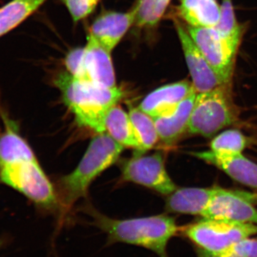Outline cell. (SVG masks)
I'll use <instances>...</instances> for the list:
<instances>
[{"mask_svg":"<svg viewBox=\"0 0 257 257\" xmlns=\"http://www.w3.org/2000/svg\"><path fill=\"white\" fill-rule=\"evenodd\" d=\"M0 182L15 189L44 210L62 209L53 185L31 147L20 135L19 125L0 104Z\"/></svg>","mask_w":257,"mask_h":257,"instance_id":"cell-1","label":"cell"},{"mask_svg":"<svg viewBox=\"0 0 257 257\" xmlns=\"http://www.w3.org/2000/svg\"><path fill=\"white\" fill-rule=\"evenodd\" d=\"M87 212L92 218L91 224L107 236L106 246L126 243L146 248L159 257H170L168 243L180 231L175 219L166 214L116 219L91 208Z\"/></svg>","mask_w":257,"mask_h":257,"instance_id":"cell-2","label":"cell"},{"mask_svg":"<svg viewBox=\"0 0 257 257\" xmlns=\"http://www.w3.org/2000/svg\"><path fill=\"white\" fill-rule=\"evenodd\" d=\"M53 83L60 91L64 104L74 115L77 124L97 134L106 133L108 111L125 96V91L121 87H106L83 82L74 78L67 71L56 74Z\"/></svg>","mask_w":257,"mask_h":257,"instance_id":"cell-3","label":"cell"},{"mask_svg":"<svg viewBox=\"0 0 257 257\" xmlns=\"http://www.w3.org/2000/svg\"><path fill=\"white\" fill-rule=\"evenodd\" d=\"M124 147L106 133L97 134L75 170L60 179L58 196L62 216L87 192L89 184L116 162Z\"/></svg>","mask_w":257,"mask_h":257,"instance_id":"cell-4","label":"cell"},{"mask_svg":"<svg viewBox=\"0 0 257 257\" xmlns=\"http://www.w3.org/2000/svg\"><path fill=\"white\" fill-rule=\"evenodd\" d=\"M231 84L197 93L187 133L211 138L238 120L239 111L231 96Z\"/></svg>","mask_w":257,"mask_h":257,"instance_id":"cell-5","label":"cell"},{"mask_svg":"<svg viewBox=\"0 0 257 257\" xmlns=\"http://www.w3.org/2000/svg\"><path fill=\"white\" fill-rule=\"evenodd\" d=\"M179 232L197 247L220 254L238 241L257 234V224L203 218L181 227Z\"/></svg>","mask_w":257,"mask_h":257,"instance_id":"cell-6","label":"cell"},{"mask_svg":"<svg viewBox=\"0 0 257 257\" xmlns=\"http://www.w3.org/2000/svg\"><path fill=\"white\" fill-rule=\"evenodd\" d=\"M123 179L127 182L145 186L164 195L177 189L166 170L165 160L160 153L145 155L136 152L121 167Z\"/></svg>","mask_w":257,"mask_h":257,"instance_id":"cell-7","label":"cell"},{"mask_svg":"<svg viewBox=\"0 0 257 257\" xmlns=\"http://www.w3.org/2000/svg\"><path fill=\"white\" fill-rule=\"evenodd\" d=\"M254 204L253 193L216 187L202 217L257 224V209Z\"/></svg>","mask_w":257,"mask_h":257,"instance_id":"cell-8","label":"cell"},{"mask_svg":"<svg viewBox=\"0 0 257 257\" xmlns=\"http://www.w3.org/2000/svg\"><path fill=\"white\" fill-rule=\"evenodd\" d=\"M198 49L225 84H231L236 55L229 50L215 28H196L185 25Z\"/></svg>","mask_w":257,"mask_h":257,"instance_id":"cell-9","label":"cell"},{"mask_svg":"<svg viewBox=\"0 0 257 257\" xmlns=\"http://www.w3.org/2000/svg\"><path fill=\"white\" fill-rule=\"evenodd\" d=\"M174 18V24L196 92H207L222 84H227L223 82L198 49L184 24L179 18Z\"/></svg>","mask_w":257,"mask_h":257,"instance_id":"cell-10","label":"cell"},{"mask_svg":"<svg viewBox=\"0 0 257 257\" xmlns=\"http://www.w3.org/2000/svg\"><path fill=\"white\" fill-rule=\"evenodd\" d=\"M194 157L217 167L236 182L257 189V164L241 153L204 151L194 152Z\"/></svg>","mask_w":257,"mask_h":257,"instance_id":"cell-11","label":"cell"},{"mask_svg":"<svg viewBox=\"0 0 257 257\" xmlns=\"http://www.w3.org/2000/svg\"><path fill=\"white\" fill-rule=\"evenodd\" d=\"M196 92L192 82L187 80L171 83L147 94L140 107L153 119L172 114L185 98Z\"/></svg>","mask_w":257,"mask_h":257,"instance_id":"cell-12","label":"cell"},{"mask_svg":"<svg viewBox=\"0 0 257 257\" xmlns=\"http://www.w3.org/2000/svg\"><path fill=\"white\" fill-rule=\"evenodd\" d=\"M136 15V5L127 13L106 12L94 20L89 34L111 52L134 26Z\"/></svg>","mask_w":257,"mask_h":257,"instance_id":"cell-13","label":"cell"},{"mask_svg":"<svg viewBox=\"0 0 257 257\" xmlns=\"http://www.w3.org/2000/svg\"><path fill=\"white\" fill-rule=\"evenodd\" d=\"M111 53L89 34L84 47V64L91 82L103 87L116 86Z\"/></svg>","mask_w":257,"mask_h":257,"instance_id":"cell-14","label":"cell"},{"mask_svg":"<svg viewBox=\"0 0 257 257\" xmlns=\"http://www.w3.org/2000/svg\"><path fill=\"white\" fill-rule=\"evenodd\" d=\"M197 95V92H193L179 104L172 114L154 119L159 138L165 145L172 146L188 131Z\"/></svg>","mask_w":257,"mask_h":257,"instance_id":"cell-15","label":"cell"},{"mask_svg":"<svg viewBox=\"0 0 257 257\" xmlns=\"http://www.w3.org/2000/svg\"><path fill=\"white\" fill-rule=\"evenodd\" d=\"M216 189V187L177 188L169 194L166 201V209L170 212L202 217Z\"/></svg>","mask_w":257,"mask_h":257,"instance_id":"cell-16","label":"cell"},{"mask_svg":"<svg viewBox=\"0 0 257 257\" xmlns=\"http://www.w3.org/2000/svg\"><path fill=\"white\" fill-rule=\"evenodd\" d=\"M179 18L189 26L215 28L221 15V5L216 0H179Z\"/></svg>","mask_w":257,"mask_h":257,"instance_id":"cell-17","label":"cell"},{"mask_svg":"<svg viewBox=\"0 0 257 257\" xmlns=\"http://www.w3.org/2000/svg\"><path fill=\"white\" fill-rule=\"evenodd\" d=\"M106 133L116 143L124 147L141 151V145L128 113L118 105L108 111L105 118Z\"/></svg>","mask_w":257,"mask_h":257,"instance_id":"cell-18","label":"cell"},{"mask_svg":"<svg viewBox=\"0 0 257 257\" xmlns=\"http://www.w3.org/2000/svg\"><path fill=\"white\" fill-rule=\"evenodd\" d=\"M47 0H11L0 8V38L33 15Z\"/></svg>","mask_w":257,"mask_h":257,"instance_id":"cell-19","label":"cell"},{"mask_svg":"<svg viewBox=\"0 0 257 257\" xmlns=\"http://www.w3.org/2000/svg\"><path fill=\"white\" fill-rule=\"evenodd\" d=\"M215 28L229 50L236 55L244 29L238 23L232 0H222L220 19Z\"/></svg>","mask_w":257,"mask_h":257,"instance_id":"cell-20","label":"cell"},{"mask_svg":"<svg viewBox=\"0 0 257 257\" xmlns=\"http://www.w3.org/2000/svg\"><path fill=\"white\" fill-rule=\"evenodd\" d=\"M128 115L136 132L140 145L141 153L153 148L159 138L155 120L150 115L140 109V107H128Z\"/></svg>","mask_w":257,"mask_h":257,"instance_id":"cell-21","label":"cell"},{"mask_svg":"<svg viewBox=\"0 0 257 257\" xmlns=\"http://www.w3.org/2000/svg\"><path fill=\"white\" fill-rule=\"evenodd\" d=\"M171 0H138L136 3L137 15L134 26L140 30L156 28Z\"/></svg>","mask_w":257,"mask_h":257,"instance_id":"cell-22","label":"cell"},{"mask_svg":"<svg viewBox=\"0 0 257 257\" xmlns=\"http://www.w3.org/2000/svg\"><path fill=\"white\" fill-rule=\"evenodd\" d=\"M247 143L246 137L239 130H226L211 140L210 150L226 153H241Z\"/></svg>","mask_w":257,"mask_h":257,"instance_id":"cell-23","label":"cell"},{"mask_svg":"<svg viewBox=\"0 0 257 257\" xmlns=\"http://www.w3.org/2000/svg\"><path fill=\"white\" fill-rule=\"evenodd\" d=\"M66 69L74 78L83 81L91 82L84 64V47L75 48L71 50L66 56L64 60Z\"/></svg>","mask_w":257,"mask_h":257,"instance_id":"cell-24","label":"cell"},{"mask_svg":"<svg viewBox=\"0 0 257 257\" xmlns=\"http://www.w3.org/2000/svg\"><path fill=\"white\" fill-rule=\"evenodd\" d=\"M99 0H62L74 23L81 21L95 10Z\"/></svg>","mask_w":257,"mask_h":257,"instance_id":"cell-25","label":"cell"},{"mask_svg":"<svg viewBox=\"0 0 257 257\" xmlns=\"http://www.w3.org/2000/svg\"><path fill=\"white\" fill-rule=\"evenodd\" d=\"M220 255L236 257H257V239L245 238L234 243Z\"/></svg>","mask_w":257,"mask_h":257,"instance_id":"cell-26","label":"cell"},{"mask_svg":"<svg viewBox=\"0 0 257 257\" xmlns=\"http://www.w3.org/2000/svg\"><path fill=\"white\" fill-rule=\"evenodd\" d=\"M196 251H197V257H236L235 256H225V255L209 253L208 251H204L202 248L197 247V246H196Z\"/></svg>","mask_w":257,"mask_h":257,"instance_id":"cell-27","label":"cell"},{"mask_svg":"<svg viewBox=\"0 0 257 257\" xmlns=\"http://www.w3.org/2000/svg\"><path fill=\"white\" fill-rule=\"evenodd\" d=\"M255 204H257V193H254Z\"/></svg>","mask_w":257,"mask_h":257,"instance_id":"cell-28","label":"cell"},{"mask_svg":"<svg viewBox=\"0 0 257 257\" xmlns=\"http://www.w3.org/2000/svg\"><path fill=\"white\" fill-rule=\"evenodd\" d=\"M2 245H3V241H0V248H1Z\"/></svg>","mask_w":257,"mask_h":257,"instance_id":"cell-29","label":"cell"}]
</instances>
